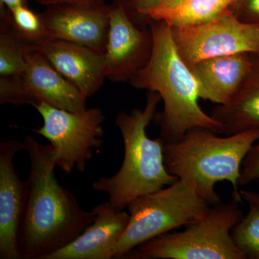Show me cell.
<instances>
[{
	"label": "cell",
	"mask_w": 259,
	"mask_h": 259,
	"mask_svg": "<svg viewBox=\"0 0 259 259\" xmlns=\"http://www.w3.org/2000/svg\"><path fill=\"white\" fill-rule=\"evenodd\" d=\"M30 160L26 207L18 234L20 259H44L76 239L95 221L71 191L56 180L54 148L31 136L23 141Z\"/></svg>",
	"instance_id": "cell-1"
},
{
	"label": "cell",
	"mask_w": 259,
	"mask_h": 259,
	"mask_svg": "<svg viewBox=\"0 0 259 259\" xmlns=\"http://www.w3.org/2000/svg\"><path fill=\"white\" fill-rule=\"evenodd\" d=\"M148 27L153 36L151 57L128 82L135 89L161 96L163 110L154 119L160 138L164 144H171L194 127L218 134L221 123L199 106L198 83L177 50L171 26L163 20H151Z\"/></svg>",
	"instance_id": "cell-2"
},
{
	"label": "cell",
	"mask_w": 259,
	"mask_h": 259,
	"mask_svg": "<svg viewBox=\"0 0 259 259\" xmlns=\"http://www.w3.org/2000/svg\"><path fill=\"white\" fill-rule=\"evenodd\" d=\"M218 135L204 127L189 130L177 142L164 144L165 165L211 206L222 203L214 187L223 182H231L233 201L242 203L238 181L245 156L259 139V129Z\"/></svg>",
	"instance_id": "cell-3"
},
{
	"label": "cell",
	"mask_w": 259,
	"mask_h": 259,
	"mask_svg": "<svg viewBox=\"0 0 259 259\" xmlns=\"http://www.w3.org/2000/svg\"><path fill=\"white\" fill-rule=\"evenodd\" d=\"M161 101L159 94L148 92L143 110L135 108L130 113L122 111L116 117L115 124L123 140L122 166L113 176L101 177L93 185L94 190L108 195V202L115 210H124L138 197L179 180L165 165L163 140L150 139L147 134Z\"/></svg>",
	"instance_id": "cell-4"
},
{
	"label": "cell",
	"mask_w": 259,
	"mask_h": 259,
	"mask_svg": "<svg viewBox=\"0 0 259 259\" xmlns=\"http://www.w3.org/2000/svg\"><path fill=\"white\" fill-rule=\"evenodd\" d=\"M239 203L211 206L207 212L180 232H168L145 242L125 259H245L231 232L243 217Z\"/></svg>",
	"instance_id": "cell-5"
},
{
	"label": "cell",
	"mask_w": 259,
	"mask_h": 259,
	"mask_svg": "<svg viewBox=\"0 0 259 259\" xmlns=\"http://www.w3.org/2000/svg\"><path fill=\"white\" fill-rule=\"evenodd\" d=\"M210 207L180 180L138 197L127 206L128 224L116 245L113 258H123L145 242L196 222Z\"/></svg>",
	"instance_id": "cell-6"
},
{
	"label": "cell",
	"mask_w": 259,
	"mask_h": 259,
	"mask_svg": "<svg viewBox=\"0 0 259 259\" xmlns=\"http://www.w3.org/2000/svg\"><path fill=\"white\" fill-rule=\"evenodd\" d=\"M41 115L44 125L34 132L50 142L57 155L56 164L68 175L74 168L83 173L93 157V148L103 144L105 114L100 107L82 112L68 111L40 103L34 107Z\"/></svg>",
	"instance_id": "cell-7"
},
{
	"label": "cell",
	"mask_w": 259,
	"mask_h": 259,
	"mask_svg": "<svg viewBox=\"0 0 259 259\" xmlns=\"http://www.w3.org/2000/svg\"><path fill=\"white\" fill-rule=\"evenodd\" d=\"M26 67L20 74L0 76V104L35 107L40 103L79 112L86 110L87 99L49 62L40 51L25 56Z\"/></svg>",
	"instance_id": "cell-8"
},
{
	"label": "cell",
	"mask_w": 259,
	"mask_h": 259,
	"mask_svg": "<svg viewBox=\"0 0 259 259\" xmlns=\"http://www.w3.org/2000/svg\"><path fill=\"white\" fill-rule=\"evenodd\" d=\"M171 28L177 50L190 69L211 58L259 54V27L243 23L230 9L208 23Z\"/></svg>",
	"instance_id": "cell-9"
},
{
	"label": "cell",
	"mask_w": 259,
	"mask_h": 259,
	"mask_svg": "<svg viewBox=\"0 0 259 259\" xmlns=\"http://www.w3.org/2000/svg\"><path fill=\"white\" fill-rule=\"evenodd\" d=\"M112 5L61 4L39 13L51 40L80 44L105 54Z\"/></svg>",
	"instance_id": "cell-10"
},
{
	"label": "cell",
	"mask_w": 259,
	"mask_h": 259,
	"mask_svg": "<svg viewBox=\"0 0 259 259\" xmlns=\"http://www.w3.org/2000/svg\"><path fill=\"white\" fill-rule=\"evenodd\" d=\"M112 5L108 40L104 54L106 76L113 82H125L149 60L153 49L152 33L149 27H138L122 7Z\"/></svg>",
	"instance_id": "cell-11"
},
{
	"label": "cell",
	"mask_w": 259,
	"mask_h": 259,
	"mask_svg": "<svg viewBox=\"0 0 259 259\" xmlns=\"http://www.w3.org/2000/svg\"><path fill=\"white\" fill-rule=\"evenodd\" d=\"M25 151L18 140L0 143V258L20 259L18 234L28 196V180L17 173L15 158Z\"/></svg>",
	"instance_id": "cell-12"
},
{
	"label": "cell",
	"mask_w": 259,
	"mask_h": 259,
	"mask_svg": "<svg viewBox=\"0 0 259 259\" xmlns=\"http://www.w3.org/2000/svg\"><path fill=\"white\" fill-rule=\"evenodd\" d=\"M95 218L76 239L44 259H112L117 242L128 224L130 214L117 211L108 201L92 209Z\"/></svg>",
	"instance_id": "cell-13"
},
{
	"label": "cell",
	"mask_w": 259,
	"mask_h": 259,
	"mask_svg": "<svg viewBox=\"0 0 259 259\" xmlns=\"http://www.w3.org/2000/svg\"><path fill=\"white\" fill-rule=\"evenodd\" d=\"M37 50L86 98L96 94L107 79L105 55L88 47L53 39Z\"/></svg>",
	"instance_id": "cell-14"
},
{
	"label": "cell",
	"mask_w": 259,
	"mask_h": 259,
	"mask_svg": "<svg viewBox=\"0 0 259 259\" xmlns=\"http://www.w3.org/2000/svg\"><path fill=\"white\" fill-rule=\"evenodd\" d=\"M251 54L238 53L199 61L191 71L199 86V98L226 105L241 88L251 66Z\"/></svg>",
	"instance_id": "cell-15"
},
{
	"label": "cell",
	"mask_w": 259,
	"mask_h": 259,
	"mask_svg": "<svg viewBox=\"0 0 259 259\" xmlns=\"http://www.w3.org/2000/svg\"><path fill=\"white\" fill-rule=\"evenodd\" d=\"M251 61L249 72L236 95L211 112L221 125L218 134L231 136L259 129V54H251Z\"/></svg>",
	"instance_id": "cell-16"
},
{
	"label": "cell",
	"mask_w": 259,
	"mask_h": 259,
	"mask_svg": "<svg viewBox=\"0 0 259 259\" xmlns=\"http://www.w3.org/2000/svg\"><path fill=\"white\" fill-rule=\"evenodd\" d=\"M235 0H180L159 5L141 15L145 28L151 20H163L171 27H189L208 23L231 8Z\"/></svg>",
	"instance_id": "cell-17"
},
{
	"label": "cell",
	"mask_w": 259,
	"mask_h": 259,
	"mask_svg": "<svg viewBox=\"0 0 259 259\" xmlns=\"http://www.w3.org/2000/svg\"><path fill=\"white\" fill-rule=\"evenodd\" d=\"M35 47L24 40L11 21V13L0 5V76L21 74L26 67L25 56Z\"/></svg>",
	"instance_id": "cell-18"
},
{
	"label": "cell",
	"mask_w": 259,
	"mask_h": 259,
	"mask_svg": "<svg viewBox=\"0 0 259 259\" xmlns=\"http://www.w3.org/2000/svg\"><path fill=\"white\" fill-rule=\"evenodd\" d=\"M248 204V212L233 227L232 238L245 259H259V204Z\"/></svg>",
	"instance_id": "cell-19"
},
{
	"label": "cell",
	"mask_w": 259,
	"mask_h": 259,
	"mask_svg": "<svg viewBox=\"0 0 259 259\" xmlns=\"http://www.w3.org/2000/svg\"><path fill=\"white\" fill-rule=\"evenodd\" d=\"M11 21L20 37L37 49L44 42L51 40L40 15L22 6L10 11Z\"/></svg>",
	"instance_id": "cell-20"
},
{
	"label": "cell",
	"mask_w": 259,
	"mask_h": 259,
	"mask_svg": "<svg viewBox=\"0 0 259 259\" xmlns=\"http://www.w3.org/2000/svg\"><path fill=\"white\" fill-rule=\"evenodd\" d=\"M164 0H114L112 5L122 7L130 19L140 28L144 29L141 18L142 13L156 8Z\"/></svg>",
	"instance_id": "cell-21"
},
{
	"label": "cell",
	"mask_w": 259,
	"mask_h": 259,
	"mask_svg": "<svg viewBox=\"0 0 259 259\" xmlns=\"http://www.w3.org/2000/svg\"><path fill=\"white\" fill-rule=\"evenodd\" d=\"M257 180H259V139L245 156L238 185L243 187Z\"/></svg>",
	"instance_id": "cell-22"
},
{
	"label": "cell",
	"mask_w": 259,
	"mask_h": 259,
	"mask_svg": "<svg viewBox=\"0 0 259 259\" xmlns=\"http://www.w3.org/2000/svg\"><path fill=\"white\" fill-rule=\"evenodd\" d=\"M230 10L243 23L259 27V0H235Z\"/></svg>",
	"instance_id": "cell-23"
},
{
	"label": "cell",
	"mask_w": 259,
	"mask_h": 259,
	"mask_svg": "<svg viewBox=\"0 0 259 259\" xmlns=\"http://www.w3.org/2000/svg\"><path fill=\"white\" fill-rule=\"evenodd\" d=\"M38 4L45 7L61 4L104 5L107 0H35Z\"/></svg>",
	"instance_id": "cell-24"
},
{
	"label": "cell",
	"mask_w": 259,
	"mask_h": 259,
	"mask_svg": "<svg viewBox=\"0 0 259 259\" xmlns=\"http://www.w3.org/2000/svg\"><path fill=\"white\" fill-rule=\"evenodd\" d=\"M0 5H5L10 11L19 7H28V0H0Z\"/></svg>",
	"instance_id": "cell-25"
},
{
	"label": "cell",
	"mask_w": 259,
	"mask_h": 259,
	"mask_svg": "<svg viewBox=\"0 0 259 259\" xmlns=\"http://www.w3.org/2000/svg\"><path fill=\"white\" fill-rule=\"evenodd\" d=\"M240 194L243 200L248 202H255L259 204V192L245 190H240Z\"/></svg>",
	"instance_id": "cell-26"
},
{
	"label": "cell",
	"mask_w": 259,
	"mask_h": 259,
	"mask_svg": "<svg viewBox=\"0 0 259 259\" xmlns=\"http://www.w3.org/2000/svg\"><path fill=\"white\" fill-rule=\"evenodd\" d=\"M180 1V0H164V1L162 2L161 4L163 5H170L173 4V3H177V2ZM157 7V6H156Z\"/></svg>",
	"instance_id": "cell-27"
}]
</instances>
